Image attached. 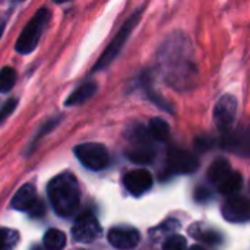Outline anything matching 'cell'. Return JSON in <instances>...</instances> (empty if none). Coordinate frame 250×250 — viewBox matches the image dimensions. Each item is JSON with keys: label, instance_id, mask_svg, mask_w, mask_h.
<instances>
[{"label": "cell", "instance_id": "obj_12", "mask_svg": "<svg viewBox=\"0 0 250 250\" xmlns=\"http://www.w3.org/2000/svg\"><path fill=\"white\" fill-rule=\"evenodd\" d=\"M223 148L242 155H250V127L239 129V130H229L223 136L221 142Z\"/></svg>", "mask_w": 250, "mask_h": 250}, {"label": "cell", "instance_id": "obj_9", "mask_svg": "<svg viewBox=\"0 0 250 250\" xmlns=\"http://www.w3.org/2000/svg\"><path fill=\"white\" fill-rule=\"evenodd\" d=\"M107 239H108V242H110L111 246H114L116 249L120 250L135 249L139 245V242H141L139 231L136 229L125 227V226L113 227L108 231Z\"/></svg>", "mask_w": 250, "mask_h": 250}, {"label": "cell", "instance_id": "obj_24", "mask_svg": "<svg viewBox=\"0 0 250 250\" xmlns=\"http://www.w3.org/2000/svg\"><path fill=\"white\" fill-rule=\"evenodd\" d=\"M16 104H18V100H16V98H12V100L6 101V104H4V105L1 107V110H0V123H1L3 120H6V119L15 111Z\"/></svg>", "mask_w": 250, "mask_h": 250}, {"label": "cell", "instance_id": "obj_2", "mask_svg": "<svg viewBox=\"0 0 250 250\" xmlns=\"http://www.w3.org/2000/svg\"><path fill=\"white\" fill-rule=\"evenodd\" d=\"M48 199L53 209L60 217L72 215L79 207L81 190L76 177L70 173L56 176L47 188Z\"/></svg>", "mask_w": 250, "mask_h": 250}, {"label": "cell", "instance_id": "obj_3", "mask_svg": "<svg viewBox=\"0 0 250 250\" xmlns=\"http://www.w3.org/2000/svg\"><path fill=\"white\" fill-rule=\"evenodd\" d=\"M48 21H50V10L45 7L38 9V12L31 18V21L22 29L15 45L16 51L21 54H29L31 51H34L35 47L38 45L41 34L47 26Z\"/></svg>", "mask_w": 250, "mask_h": 250}, {"label": "cell", "instance_id": "obj_19", "mask_svg": "<svg viewBox=\"0 0 250 250\" xmlns=\"http://www.w3.org/2000/svg\"><path fill=\"white\" fill-rule=\"evenodd\" d=\"M190 233L192 236L199 240V242H204L205 245H218L223 242V236L215 231V230H209V229H204L202 226H195L190 229Z\"/></svg>", "mask_w": 250, "mask_h": 250}, {"label": "cell", "instance_id": "obj_25", "mask_svg": "<svg viewBox=\"0 0 250 250\" xmlns=\"http://www.w3.org/2000/svg\"><path fill=\"white\" fill-rule=\"evenodd\" d=\"M209 198H211V193H209V190H208L207 188L199 186V188L196 189V192H195V199H196V201L202 202V201H208Z\"/></svg>", "mask_w": 250, "mask_h": 250}, {"label": "cell", "instance_id": "obj_15", "mask_svg": "<svg viewBox=\"0 0 250 250\" xmlns=\"http://www.w3.org/2000/svg\"><path fill=\"white\" fill-rule=\"evenodd\" d=\"M231 171H233V170H231L230 163H229L226 158L220 157V158H217V160L211 164V167L208 168V179H209L211 183L218 185V183H221Z\"/></svg>", "mask_w": 250, "mask_h": 250}, {"label": "cell", "instance_id": "obj_5", "mask_svg": "<svg viewBox=\"0 0 250 250\" xmlns=\"http://www.w3.org/2000/svg\"><path fill=\"white\" fill-rule=\"evenodd\" d=\"M75 155L86 168L92 171L104 170L110 163L108 151L101 144H94V142L81 144L75 148Z\"/></svg>", "mask_w": 250, "mask_h": 250}, {"label": "cell", "instance_id": "obj_16", "mask_svg": "<svg viewBox=\"0 0 250 250\" xmlns=\"http://www.w3.org/2000/svg\"><path fill=\"white\" fill-rule=\"evenodd\" d=\"M243 186V177L239 171H231L221 183L217 185L218 192L226 196H236V193L242 189Z\"/></svg>", "mask_w": 250, "mask_h": 250}, {"label": "cell", "instance_id": "obj_6", "mask_svg": "<svg viewBox=\"0 0 250 250\" xmlns=\"http://www.w3.org/2000/svg\"><path fill=\"white\" fill-rule=\"evenodd\" d=\"M198 167H199V161L192 152L179 148H171L167 154V164L163 176L189 174L196 171Z\"/></svg>", "mask_w": 250, "mask_h": 250}, {"label": "cell", "instance_id": "obj_13", "mask_svg": "<svg viewBox=\"0 0 250 250\" xmlns=\"http://www.w3.org/2000/svg\"><path fill=\"white\" fill-rule=\"evenodd\" d=\"M37 190L32 185H23L13 196L12 199V208L18 211H26L29 212L37 205Z\"/></svg>", "mask_w": 250, "mask_h": 250}, {"label": "cell", "instance_id": "obj_7", "mask_svg": "<svg viewBox=\"0 0 250 250\" xmlns=\"http://www.w3.org/2000/svg\"><path fill=\"white\" fill-rule=\"evenodd\" d=\"M237 114V100L234 95L226 94L218 100L214 108V122L215 126L223 132H229L231 129V125L236 120Z\"/></svg>", "mask_w": 250, "mask_h": 250}, {"label": "cell", "instance_id": "obj_17", "mask_svg": "<svg viewBox=\"0 0 250 250\" xmlns=\"http://www.w3.org/2000/svg\"><path fill=\"white\" fill-rule=\"evenodd\" d=\"M97 92V85L94 82H86L83 85H81L78 89H75L70 97L66 100V105H78V104H82L85 101H88L89 98L94 97V94Z\"/></svg>", "mask_w": 250, "mask_h": 250}, {"label": "cell", "instance_id": "obj_20", "mask_svg": "<svg viewBox=\"0 0 250 250\" xmlns=\"http://www.w3.org/2000/svg\"><path fill=\"white\" fill-rule=\"evenodd\" d=\"M66 246V234L60 230L50 229L44 236V249L45 250H63Z\"/></svg>", "mask_w": 250, "mask_h": 250}, {"label": "cell", "instance_id": "obj_28", "mask_svg": "<svg viewBox=\"0 0 250 250\" xmlns=\"http://www.w3.org/2000/svg\"><path fill=\"white\" fill-rule=\"evenodd\" d=\"M32 250H42V249H41V248H34Z\"/></svg>", "mask_w": 250, "mask_h": 250}, {"label": "cell", "instance_id": "obj_23", "mask_svg": "<svg viewBox=\"0 0 250 250\" xmlns=\"http://www.w3.org/2000/svg\"><path fill=\"white\" fill-rule=\"evenodd\" d=\"M186 239L180 234H173L170 236L164 245H163V250H186Z\"/></svg>", "mask_w": 250, "mask_h": 250}, {"label": "cell", "instance_id": "obj_4", "mask_svg": "<svg viewBox=\"0 0 250 250\" xmlns=\"http://www.w3.org/2000/svg\"><path fill=\"white\" fill-rule=\"evenodd\" d=\"M141 15L142 12L141 10H136L125 23L123 26L119 29V32L116 34V37L113 38V41L107 45V48L104 50V53L101 54V57L98 59V62L95 63L94 66V72H98V70H103L105 69L110 63H113V60L119 56V53L122 51V48L125 47L126 41L129 40V35L132 34V31L135 29V26L138 25L139 19H141Z\"/></svg>", "mask_w": 250, "mask_h": 250}, {"label": "cell", "instance_id": "obj_1", "mask_svg": "<svg viewBox=\"0 0 250 250\" xmlns=\"http://www.w3.org/2000/svg\"><path fill=\"white\" fill-rule=\"evenodd\" d=\"M158 57L168 83L177 89H183L185 85L190 83L195 66L192 60V48L185 35H173L167 38L160 48Z\"/></svg>", "mask_w": 250, "mask_h": 250}, {"label": "cell", "instance_id": "obj_27", "mask_svg": "<svg viewBox=\"0 0 250 250\" xmlns=\"http://www.w3.org/2000/svg\"><path fill=\"white\" fill-rule=\"evenodd\" d=\"M188 250H207V249H205L204 246H199V245H198V246H192L190 249H188Z\"/></svg>", "mask_w": 250, "mask_h": 250}, {"label": "cell", "instance_id": "obj_10", "mask_svg": "<svg viewBox=\"0 0 250 250\" xmlns=\"http://www.w3.org/2000/svg\"><path fill=\"white\" fill-rule=\"evenodd\" d=\"M223 217L230 223H246L250 220V201L245 196H231L223 205Z\"/></svg>", "mask_w": 250, "mask_h": 250}, {"label": "cell", "instance_id": "obj_21", "mask_svg": "<svg viewBox=\"0 0 250 250\" xmlns=\"http://www.w3.org/2000/svg\"><path fill=\"white\" fill-rule=\"evenodd\" d=\"M16 82V72L12 67H3L0 70V92H9Z\"/></svg>", "mask_w": 250, "mask_h": 250}, {"label": "cell", "instance_id": "obj_22", "mask_svg": "<svg viewBox=\"0 0 250 250\" xmlns=\"http://www.w3.org/2000/svg\"><path fill=\"white\" fill-rule=\"evenodd\" d=\"M19 240V236L15 230L0 229V250H12Z\"/></svg>", "mask_w": 250, "mask_h": 250}, {"label": "cell", "instance_id": "obj_11", "mask_svg": "<svg viewBox=\"0 0 250 250\" xmlns=\"http://www.w3.org/2000/svg\"><path fill=\"white\" fill-rule=\"evenodd\" d=\"M152 183H154V179H152L151 173L144 168L132 170V171L126 173L123 177L125 188L133 196H141L145 192H148L152 188Z\"/></svg>", "mask_w": 250, "mask_h": 250}, {"label": "cell", "instance_id": "obj_26", "mask_svg": "<svg viewBox=\"0 0 250 250\" xmlns=\"http://www.w3.org/2000/svg\"><path fill=\"white\" fill-rule=\"evenodd\" d=\"M3 31H4V21H1V19H0V37H1Z\"/></svg>", "mask_w": 250, "mask_h": 250}, {"label": "cell", "instance_id": "obj_14", "mask_svg": "<svg viewBox=\"0 0 250 250\" xmlns=\"http://www.w3.org/2000/svg\"><path fill=\"white\" fill-rule=\"evenodd\" d=\"M126 157L136 164H151L155 158V151L152 145L130 144V146L126 149Z\"/></svg>", "mask_w": 250, "mask_h": 250}, {"label": "cell", "instance_id": "obj_18", "mask_svg": "<svg viewBox=\"0 0 250 250\" xmlns=\"http://www.w3.org/2000/svg\"><path fill=\"white\" fill-rule=\"evenodd\" d=\"M148 130H149L151 138H152L154 141L164 142V141L168 138L170 126H168V123H167L164 119H161V117H154V119L149 120Z\"/></svg>", "mask_w": 250, "mask_h": 250}, {"label": "cell", "instance_id": "obj_8", "mask_svg": "<svg viewBox=\"0 0 250 250\" xmlns=\"http://www.w3.org/2000/svg\"><path fill=\"white\" fill-rule=\"evenodd\" d=\"M101 234V226L94 214H82L72 227V236L79 243H91Z\"/></svg>", "mask_w": 250, "mask_h": 250}]
</instances>
